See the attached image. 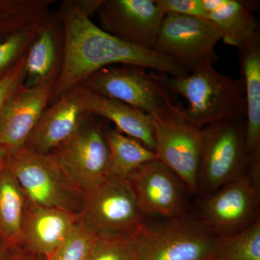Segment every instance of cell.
<instances>
[{
    "instance_id": "cell-1",
    "label": "cell",
    "mask_w": 260,
    "mask_h": 260,
    "mask_svg": "<svg viewBox=\"0 0 260 260\" xmlns=\"http://www.w3.org/2000/svg\"><path fill=\"white\" fill-rule=\"evenodd\" d=\"M58 17L64 41L60 71L51 99L53 103L89 75L115 64L151 69L172 77L189 74L172 58L135 47L104 31L74 0L61 3Z\"/></svg>"
},
{
    "instance_id": "cell-2",
    "label": "cell",
    "mask_w": 260,
    "mask_h": 260,
    "mask_svg": "<svg viewBox=\"0 0 260 260\" xmlns=\"http://www.w3.org/2000/svg\"><path fill=\"white\" fill-rule=\"evenodd\" d=\"M172 95L186 99L184 115L191 124L205 126L226 119H246L245 93L240 78L234 79L207 64L184 76L155 73Z\"/></svg>"
},
{
    "instance_id": "cell-3",
    "label": "cell",
    "mask_w": 260,
    "mask_h": 260,
    "mask_svg": "<svg viewBox=\"0 0 260 260\" xmlns=\"http://www.w3.org/2000/svg\"><path fill=\"white\" fill-rule=\"evenodd\" d=\"M218 239L197 213L145 218L134 237L135 260H215Z\"/></svg>"
},
{
    "instance_id": "cell-4",
    "label": "cell",
    "mask_w": 260,
    "mask_h": 260,
    "mask_svg": "<svg viewBox=\"0 0 260 260\" xmlns=\"http://www.w3.org/2000/svg\"><path fill=\"white\" fill-rule=\"evenodd\" d=\"M202 130L203 147L198 170L200 198L245 177L249 162L245 119L217 121Z\"/></svg>"
},
{
    "instance_id": "cell-5",
    "label": "cell",
    "mask_w": 260,
    "mask_h": 260,
    "mask_svg": "<svg viewBox=\"0 0 260 260\" xmlns=\"http://www.w3.org/2000/svg\"><path fill=\"white\" fill-rule=\"evenodd\" d=\"M6 168L30 203L80 216L83 194L70 182L51 154L23 147L8 156Z\"/></svg>"
},
{
    "instance_id": "cell-6",
    "label": "cell",
    "mask_w": 260,
    "mask_h": 260,
    "mask_svg": "<svg viewBox=\"0 0 260 260\" xmlns=\"http://www.w3.org/2000/svg\"><path fill=\"white\" fill-rule=\"evenodd\" d=\"M151 116L157 160L180 178L191 196L198 197L203 130L186 119L184 108L175 102Z\"/></svg>"
},
{
    "instance_id": "cell-7",
    "label": "cell",
    "mask_w": 260,
    "mask_h": 260,
    "mask_svg": "<svg viewBox=\"0 0 260 260\" xmlns=\"http://www.w3.org/2000/svg\"><path fill=\"white\" fill-rule=\"evenodd\" d=\"M145 219L129 181L113 178L84 196L80 215L99 239L134 237Z\"/></svg>"
},
{
    "instance_id": "cell-8",
    "label": "cell",
    "mask_w": 260,
    "mask_h": 260,
    "mask_svg": "<svg viewBox=\"0 0 260 260\" xmlns=\"http://www.w3.org/2000/svg\"><path fill=\"white\" fill-rule=\"evenodd\" d=\"M220 40L218 28L208 19L168 13L154 51L172 58L190 73L218 61L215 47Z\"/></svg>"
},
{
    "instance_id": "cell-9",
    "label": "cell",
    "mask_w": 260,
    "mask_h": 260,
    "mask_svg": "<svg viewBox=\"0 0 260 260\" xmlns=\"http://www.w3.org/2000/svg\"><path fill=\"white\" fill-rule=\"evenodd\" d=\"M90 118L74 136L49 153L83 196L109 178V150L105 128Z\"/></svg>"
},
{
    "instance_id": "cell-10",
    "label": "cell",
    "mask_w": 260,
    "mask_h": 260,
    "mask_svg": "<svg viewBox=\"0 0 260 260\" xmlns=\"http://www.w3.org/2000/svg\"><path fill=\"white\" fill-rule=\"evenodd\" d=\"M81 83L91 93L115 99L149 115L174 102L172 94L157 79L155 73H148L138 67H107Z\"/></svg>"
},
{
    "instance_id": "cell-11",
    "label": "cell",
    "mask_w": 260,
    "mask_h": 260,
    "mask_svg": "<svg viewBox=\"0 0 260 260\" xmlns=\"http://www.w3.org/2000/svg\"><path fill=\"white\" fill-rule=\"evenodd\" d=\"M197 214L218 238L235 235L260 220V189L239 178L200 198Z\"/></svg>"
},
{
    "instance_id": "cell-12",
    "label": "cell",
    "mask_w": 260,
    "mask_h": 260,
    "mask_svg": "<svg viewBox=\"0 0 260 260\" xmlns=\"http://www.w3.org/2000/svg\"><path fill=\"white\" fill-rule=\"evenodd\" d=\"M145 218H173L189 212V190L158 160L140 167L127 179Z\"/></svg>"
},
{
    "instance_id": "cell-13",
    "label": "cell",
    "mask_w": 260,
    "mask_h": 260,
    "mask_svg": "<svg viewBox=\"0 0 260 260\" xmlns=\"http://www.w3.org/2000/svg\"><path fill=\"white\" fill-rule=\"evenodd\" d=\"M100 28L135 47L154 51L165 14L155 0H103Z\"/></svg>"
},
{
    "instance_id": "cell-14",
    "label": "cell",
    "mask_w": 260,
    "mask_h": 260,
    "mask_svg": "<svg viewBox=\"0 0 260 260\" xmlns=\"http://www.w3.org/2000/svg\"><path fill=\"white\" fill-rule=\"evenodd\" d=\"M89 93L83 84H78L47 107L25 147L49 154L74 136L93 116Z\"/></svg>"
},
{
    "instance_id": "cell-15",
    "label": "cell",
    "mask_w": 260,
    "mask_h": 260,
    "mask_svg": "<svg viewBox=\"0 0 260 260\" xmlns=\"http://www.w3.org/2000/svg\"><path fill=\"white\" fill-rule=\"evenodd\" d=\"M56 82L23 85L10 97L0 114V152L8 157L25 146L51 102Z\"/></svg>"
},
{
    "instance_id": "cell-16",
    "label": "cell",
    "mask_w": 260,
    "mask_h": 260,
    "mask_svg": "<svg viewBox=\"0 0 260 260\" xmlns=\"http://www.w3.org/2000/svg\"><path fill=\"white\" fill-rule=\"evenodd\" d=\"M80 216L28 202L20 228L19 246L49 257L74 230Z\"/></svg>"
},
{
    "instance_id": "cell-17",
    "label": "cell",
    "mask_w": 260,
    "mask_h": 260,
    "mask_svg": "<svg viewBox=\"0 0 260 260\" xmlns=\"http://www.w3.org/2000/svg\"><path fill=\"white\" fill-rule=\"evenodd\" d=\"M63 29L59 17L49 20L39 29L25 55L27 88L57 80L63 54Z\"/></svg>"
},
{
    "instance_id": "cell-18",
    "label": "cell",
    "mask_w": 260,
    "mask_h": 260,
    "mask_svg": "<svg viewBox=\"0 0 260 260\" xmlns=\"http://www.w3.org/2000/svg\"><path fill=\"white\" fill-rule=\"evenodd\" d=\"M207 19L215 25L225 44L239 49L259 35L252 8L238 0H203Z\"/></svg>"
},
{
    "instance_id": "cell-19",
    "label": "cell",
    "mask_w": 260,
    "mask_h": 260,
    "mask_svg": "<svg viewBox=\"0 0 260 260\" xmlns=\"http://www.w3.org/2000/svg\"><path fill=\"white\" fill-rule=\"evenodd\" d=\"M238 58L246 98V146L250 154L260 148V34L238 49Z\"/></svg>"
},
{
    "instance_id": "cell-20",
    "label": "cell",
    "mask_w": 260,
    "mask_h": 260,
    "mask_svg": "<svg viewBox=\"0 0 260 260\" xmlns=\"http://www.w3.org/2000/svg\"><path fill=\"white\" fill-rule=\"evenodd\" d=\"M92 115L112 121L122 134L133 138L154 152L153 119L151 115L115 99L89 93Z\"/></svg>"
},
{
    "instance_id": "cell-21",
    "label": "cell",
    "mask_w": 260,
    "mask_h": 260,
    "mask_svg": "<svg viewBox=\"0 0 260 260\" xmlns=\"http://www.w3.org/2000/svg\"><path fill=\"white\" fill-rule=\"evenodd\" d=\"M104 132L109 150V178L127 180L140 167L157 159L153 151L116 128Z\"/></svg>"
},
{
    "instance_id": "cell-22",
    "label": "cell",
    "mask_w": 260,
    "mask_h": 260,
    "mask_svg": "<svg viewBox=\"0 0 260 260\" xmlns=\"http://www.w3.org/2000/svg\"><path fill=\"white\" fill-rule=\"evenodd\" d=\"M54 0H0V41L39 28L51 17Z\"/></svg>"
},
{
    "instance_id": "cell-23",
    "label": "cell",
    "mask_w": 260,
    "mask_h": 260,
    "mask_svg": "<svg viewBox=\"0 0 260 260\" xmlns=\"http://www.w3.org/2000/svg\"><path fill=\"white\" fill-rule=\"evenodd\" d=\"M28 200L13 174L0 172V234L11 245L19 246L20 228Z\"/></svg>"
},
{
    "instance_id": "cell-24",
    "label": "cell",
    "mask_w": 260,
    "mask_h": 260,
    "mask_svg": "<svg viewBox=\"0 0 260 260\" xmlns=\"http://www.w3.org/2000/svg\"><path fill=\"white\" fill-rule=\"evenodd\" d=\"M215 260H260V220L235 235L219 238Z\"/></svg>"
},
{
    "instance_id": "cell-25",
    "label": "cell",
    "mask_w": 260,
    "mask_h": 260,
    "mask_svg": "<svg viewBox=\"0 0 260 260\" xmlns=\"http://www.w3.org/2000/svg\"><path fill=\"white\" fill-rule=\"evenodd\" d=\"M99 238L90 232L80 218L69 238L47 260H89Z\"/></svg>"
},
{
    "instance_id": "cell-26",
    "label": "cell",
    "mask_w": 260,
    "mask_h": 260,
    "mask_svg": "<svg viewBox=\"0 0 260 260\" xmlns=\"http://www.w3.org/2000/svg\"><path fill=\"white\" fill-rule=\"evenodd\" d=\"M42 26L16 32L0 41V78L28 51Z\"/></svg>"
},
{
    "instance_id": "cell-27",
    "label": "cell",
    "mask_w": 260,
    "mask_h": 260,
    "mask_svg": "<svg viewBox=\"0 0 260 260\" xmlns=\"http://www.w3.org/2000/svg\"><path fill=\"white\" fill-rule=\"evenodd\" d=\"M134 237L98 239L89 260H135Z\"/></svg>"
},
{
    "instance_id": "cell-28",
    "label": "cell",
    "mask_w": 260,
    "mask_h": 260,
    "mask_svg": "<svg viewBox=\"0 0 260 260\" xmlns=\"http://www.w3.org/2000/svg\"><path fill=\"white\" fill-rule=\"evenodd\" d=\"M26 53L0 78V114L10 97L25 83Z\"/></svg>"
},
{
    "instance_id": "cell-29",
    "label": "cell",
    "mask_w": 260,
    "mask_h": 260,
    "mask_svg": "<svg viewBox=\"0 0 260 260\" xmlns=\"http://www.w3.org/2000/svg\"><path fill=\"white\" fill-rule=\"evenodd\" d=\"M164 14L186 15L207 19L203 0H155Z\"/></svg>"
},
{
    "instance_id": "cell-30",
    "label": "cell",
    "mask_w": 260,
    "mask_h": 260,
    "mask_svg": "<svg viewBox=\"0 0 260 260\" xmlns=\"http://www.w3.org/2000/svg\"><path fill=\"white\" fill-rule=\"evenodd\" d=\"M7 260H47L44 256L25 250L20 246H15Z\"/></svg>"
},
{
    "instance_id": "cell-31",
    "label": "cell",
    "mask_w": 260,
    "mask_h": 260,
    "mask_svg": "<svg viewBox=\"0 0 260 260\" xmlns=\"http://www.w3.org/2000/svg\"><path fill=\"white\" fill-rule=\"evenodd\" d=\"M15 247L0 234V260L8 259Z\"/></svg>"
},
{
    "instance_id": "cell-32",
    "label": "cell",
    "mask_w": 260,
    "mask_h": 260,
    "mask_svg": "<svg viewBox=\"0 0 260 260\" xmlns=\"http://www.w3.org/2000/svg\"><path fill=\"white\" fill-rule=\"evenodd\" d=\"M8 158V157L5 154L0 152V172L6 168Z\"/></svg>"
}]
</instances>
